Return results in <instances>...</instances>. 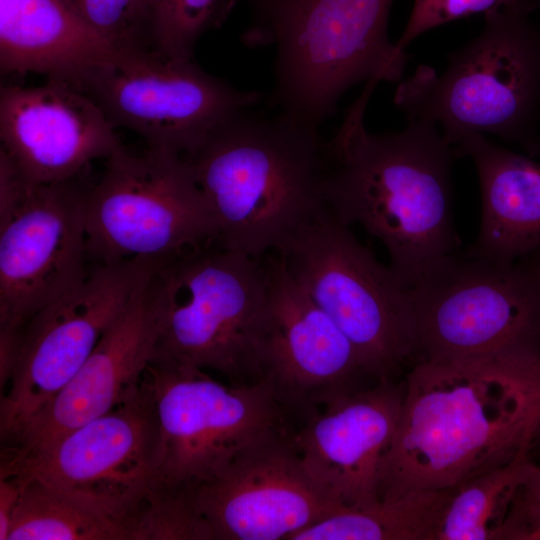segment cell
Masks as SVG:
<instances>
[{
	"label": "cell",
	"instance_id": "44dd1931",
	"mask_svg": "<svg viewBox=\"0 0 540 540\" xmlns=\"http://www.w3.org/2000/svg\"><path fill=\"white\" fill-rule=\"evenodd\" d=\"M118 54L59 0H0L2 75L36 73L76 87Z\"/></svg>",
	"mask_w": 540,
	"mask_h": 540
},
{
	"label": "cell",
	"instance_id": "d6a6232c",
	"mask_svg": "<svg viewBox=\"0 0 540 540\" xmlns=\"http://www.w3.org/2000/svg\"><path fill=\"white\" fill-rule=\"evenodd\" d=\"M536 440H540V432H539V434H538ZM536 440H535V441H536Z\"/></svg>",
	"mask_w": 540,
	"mask_h": 540
},
{
	"label": "cell",
	"instance_id": "52a82bcc",
	"mask_svg": "<svg viewBox=\"0 0 540 540\" xmlns=\"http://www.w3.org/2000/svg\"><path fill=\"white\" fill-rule=\"evenodd\" d=\"M409 288L422 360L540 361L535 263L501 264L453 251Z\"/></svg>",
	"mask_w": 540,
	"mask_h": 540
},
{
	"label": "cell",
	"instance_id": "5b68a950",
	"mask_svg": "<svg viewBox=\"0 0 540 540\" xmlns=\"http://www.w3.org/2000/svg\"><path fill=\"white\" fill-rule=\"evenodd\" d=\"M533 9L484 15L482 32L449 56L441 74L420 65L399 82L394 103L407 120L433 123L452 148L490 134L540 154V31L528 17Z\"/></svg>",
	"mask_w": 540,
	"mask_h": 540
},
{
	"label": "cell",
	"instance_id": "5bb4252c",
	"mask_svg": "<svg viewBox=\"0 0 540 540\" xmlns=\"http://www.w3.org/2000/svg\"><path fill=\"white\" fill-rule=\"evenodd\" d=\"M193 501L214 540H290L343 508L311 477L284 425L247 444Z\"/></svg>",
	"mask_w": 540,
	"mask_h": 540
},
{
	"label": "cell",
	"instance_id": "8fae6325",
	"mask_svg": "<svg viewBox=\"0 0 540 540\" xmlns=\"http://www.w3.org/2000/svg\"><path fill=\"white\" fill-rule=\"evenodd\" d=\"M161 438L153 391L145 373L138 391L107 413L65 434L24 460L0 463L62 492L127 527L157 482Z\"/></svg>",
	"mask_w": 540,
	"mask_h": 540
},
{
	"label": "cell",
	"instance_id": "7c38bea8",
	"mask_svg": "<svg viewBox=\"0 0 540 540\" xmlns=\"http://www.w3.org/2000/svg\"><path fill=\"white\" fill-rule=\"evenodd\" d=\"M162 261L99 265L26 323L12 375L1 391V446L9 443L74 377L105 330Z\"/></svg>",
	"mask_w": 540,
	"mask_h": 540
},
{
	"label": "cell",
	"instance_id": "30bf717a",
	"mask_svg": "<svg viewBox=\"0 0 540 540\" xmlns=\"http://www.w3.org/2000/svg\"><path fill=\"white\" fill-rule=\"evenodd\" d=\"M161 454L155 489L194 493L286 412L264 380L224 385L206 371L151 361Z\"/></svg>",
	"mask_w": 540,
	"mask_h": 540
},
{
	"label": "cell",
	"instance_id": "f1b7e54d",
	"mask_svg": "<svg viewBox=\"0 0 540 540\" xmlns=\"http://www.w3.org/2000/svg\"><path fill=\"white\" fill-rule=\"evenodd\" d=\"M499 540H540V463L519 487Z\"/></svg>",
	"mask_w": 540,
	"mask_h": 540
},
{
	"label": "cell",
	"instance_id": "9c48e42d",
	"mask_svg": "<svg viewBox=\"0 0 540 540\" xmlns=\"http://www.w3.org/2000/svg\"><path fill=\"white\" fill-rule=\"evenodd\" d=\"M88 258L111 264L134 258L168 261L215 245L208 203L184 156L123 146L106 159L100 180L87 188Z\"/></svg>",
	"mask_w": 540,
	"mask_h": 540
},
{
	"label": "cell",
	"instance_id": "cb8c5ba5",
	"mask_svg": "<svg viewBox=\"0 0 540 540\" xmlns=\"http://www.w3.org/2000/svg\"><path fill=\"white\" fill-rule=\"evenodd\" d=\"M22 477L7 540H125L122 531L96 510L35 478Z\"/></svg>",
	"mask_w": 540,
	"mask_h": 540
},
{
	"label": "cell",
	"instance_id": "ac0fdd59",
	"mask_svg": "<svg viewBox=\"0 0 540 540\" xmlns=\"http://www.w3.org/2000/svg\"><path fill=\"white\" fill-rule=\"evenodd\" d=\"M152 275L105 330L74 377L20 433L1 446V461L15 462L37 454L138 391L159 334Z\"/></svg>",
	"mask_w": 540,
	"mask_h": 540
},
{
	"label": "cell",
	"instance_id": "4dcf8cb0",
	"mask_svg": "<svg viewBox=\"0 0 540 540\" xmlns=\"http://www.w3.org/2000/svg\"><path fill=\"white\" fill-rule=\"evenodd\" d=\"M24 478L16 472H0V540H7Z\"/></svg>",
	"mask_w": 540,
	"mask_h": 540
},
{
	"label": "cell",
	"instance_id": "484cf974",
	"mask_svg": "<svg viewBox=\"0 0 540 540\" xmlns=\"http://www.w3.org/2000/svg\"><path fill=\"white\" fill-rule=\"evenodd\" d=\"M118 53L153 50L145 0H59Z\"/></svg>",
	"mask_w": 540,
	"mask_h": 540
},
{
	"label": "cell",
	"instance_id": "8992f818",
	"mask_svg": "<svg viewBox=\"0 0 540 540\" xmlns=\"http://www.w3.org/2000/svg\"><path fill=\"white\" fill-rule=\"evenodd\" d=\"M151 283L160 322L151 361L211 370L234 385L260 381L265 256L211 245L161 263Z\"/></svg>",
	"mask_w": 540,
	"mask_h": 540
},
{
	"label": "cell",
	"instance_id": "9a60e30c",
	"mask_svg": "<svg viewBox=\"0 0 540 540\" xmlns=\"http://www.w3.org/2000/svg\"><path fill=\"white\" fill-rule=\"evenodd\" d=\"M86 192L77 177L31 185L0 227V331L22 332L33 315L90 273Z\"/></svg>",
	"mask_w": 540,
	"mask_h": 540
},
{
	"label": "cell",
	"instance_id": "ffe728a7",
	"mask_svg": "<svg viewBox=\"0 0 540 540\" xmlns=\"http://www.w3.org/2000/svg\"><path fill=\"white\" fill-rule=\"evenodd\" d=\"M476 168L482 198L478 237L469 253L512 264L540 247V164L471 135L454 148Z\"/></svg>",
	"mask_w": 540,
	"mask_h": 540
},
{
	"label": "cell",
	"instance_id": "ba28073f",
	"mask_svg": "<svg viewBox=\"0 0 540 540\" xmlns=\"http://www.w3.org/2000/svg\"><path fill=\"white\" fill-rule=\"evenodd\" d=\"M276 254L351 342L367 377L392 379L417 354L410 288L350 226L323 212Z\"/></svg>",
	"mask_w": 540,
	"mask_h": 540
},
{
	"label": "cell",
	"instance_id": "1f68e13d",
	"mask_svg": "<svg viewBox=\"0 0 540 540\" xmlns=\"http://www.w3.org/2000/svg\"><path fill=\"white\" fill-rule=\"evenodd\" d=\"M535 265H536L537 273H538V275L540 277V262H536Z\"/></svg>",
	"mask_w": 540,
	"mask_h": 540
},
{
	"label": "cell",
	"instance_id": "6da1fadb",
	"mask_svg": "<svg viewBox=\"0 0 540 540\" xmlns=\"http://www.w3.org/2000/svg\"><path fill=\"white\" fill-rule=\"evenodd\" d=\"M379 498L442 490L531 451L540 432V361L421 360L407 374Z\"/></svg>",
	"mask_w": 540,
	"mask_h": 540
},
{
	"label": "cell",
	"instance_id": "7a4b0ae2",
	"mask_svg": "<svg viewBox=\"0 0 540 540\" xmlns=\"http://www.w3.org/2000/svg\"><path fill=\"white\" fill-rule=\"evenodd\" d=\"M379 82L370 80L325 142V212L359 224L386 248L389 267L410 287L433 262L455 251L451 169L457 157L438 128L408 120L375 134L364 119Z\"/></svg>",
	"mask_w": 540,
	"mask_h": 540
},
{
	"label": "cell",
	"instance_id": "2e32d148",
	"mask_svg": "<svg viewBox=\"0 0 540 540\" xmlns=\"http://www.w3.org/2000/svg\"><path fill=\"white\" fill-rule=\"evenodd\" d=\"M265 258L269 291L258 344L260 380L273 388L286 414L307 417L357 389L355 382L367 375L351 342L293 280L278 255Z\"/></svg>",
	"mask_w": 540,
	"mask_h": 540
},
{
	"label": "cell",
	"instance_id": "e0dca14e",
	"mask_svg": "<svg viewBox=\"0 0 540 540\" xmlns=\"http://www.w3.org/2000/svg\"><path fill=\"white\" fill-rule=\"evenodd\" d=\"M1 148L31 185L70 180L122 145L102 109L73 85L0 88Z\"/></svg>",
	"mask_w": 540,
	"mask_h": 540
},
{
	"label": "cell",
	"instance_id": "83f0119b",
	"mask_svg": "<svg viewBox=\"0 0 540 540\" xmlns=\"http://www.w3.org/2000/svg\"><path fill=\"white\" fill-rule=\"evenodd\" d=\"M537 4L539 0H415L407 25L395 44L405 51L421 34L451 21L506 8H534Z\"/></svg>",
	"mask_w": 540,
	"mask_h": 540
},
{
	"label": "cell",
	"instance_id": "7402d4cb",
	"mask_svg": "<svg viewBox=\"0 0 540 540\" xmlns=\"http://www.w3.org/2000/svg\"><path fill=\"white\" fill-rule=\"evenodd\" d=\"M448 492H411L367 508L344 507L290 540H432Z\"/></svg>",
	"mask_w": 540,
	"mask_h": 540
},
{
	"label": "cell",
	"instance_id": "277c9868",
	"mask_svg": "<svg viewBox=\"0 0 540 540\" xmlns=\"http://www.w3.org/2000/svg\"><path fill=\"white\" fill-rule=\"evenodd\" d=\"M241 41L272 47L276 112L320 128L340 98L370 80L400 82L408 55L391 43L393 0H248Z\"/></svg>",
	"mask_w": 540,
	"mask_h": 540
},
{
	"label": "cell",
	"instance_id": "4fadbf2b",
	"mask_svg": "<svg viewBox=\"0 0 540 540\" xmlns=\"http://www.w3.org/2000/svg\"><path fill=\"white\" fill-rule=\"evenodd\" d=\"M76 88L116 129H129L147 147L182 156L229 117L263 98L258 91L235 88L209 74L193 59H172L154 50L119 53L88 72Z\"/></svg>",
	"mask_w": 540,
	"mask_h": 540
},
{
	"label": "cell",
	"instance_id": "d4e9b609",
	"mask_svg": "<svg viewBox=\"0 0 540 540\" xmlns=\"http://www.w3.org/2000/svg\"><path fill=\"white\" fill-rule=\"evenodd\" d=\"M153 50L192 60L200 38L220 28L239 0H145Z\"/></svg>",
	"mask_w": 540,
	"mask_h": 540
},
{
	"label": "cell",
	"instance_id": "3957f363",
	"mask_svg": "<svg viewBox=\"0 0 540 540\" xmlns=\"http://www.w3.org/2000/svg\"><path fill=\"white\" fill-rule=\"evenodd\" d=\"M252 108L184 157L214 218L215 245L262 258L325 211L326 141L319 128Z\"/></svg>",
	"mask_w": 540,
	"mask_h": 540
},
{
	"label": "cell",
	"instance_id": "4316f807",
	"mask_svg": "<svg viewBox=\"0 0 540 540\" xmlns=\"http://www.w3.org/2000/svg\"><path fill=\"white\" fill-rule=\"evenodd\" d=\"M127 540H214L193 494L156 489L127 528Z\"/></svg>",
	"mask_w": 540,
	"mask_h": 540
},
{
	"label": "cell",
	"instance_id": "836d02e7",
	"mask_svg": "<svg viewBox=\"0 0 540 540\" xmlns=\"http://www.w3.org/2000/svg\"><path fill=\"white\" fill-rule=\"evenodd\" d=\"M539 2H540V0H539Z\"/></svg>",
	"mask_w": 540,
	"mask_h": 540
},
{
	"label": "cell",
	"instance_id": "f546056e",
	"mask_svg": "<svg viewBox=\"0 0 540 540\" xmlns=\"http://www.w3.org/2000/svg\"><path fill=\"white\" fill-rule=\"evenodd\" d=\"M30 187L31 184L0 150V227L16 214L26 200Z\"/></svg>",
	"mask_w": 540,
	"mask_h": 540
},
{
	"label": "cell",
	"instance_id": "603a6c76",
	"mask_svg": "<svg viewBox=\"0 0 540 540\" xmlns=\"http://www.w3.org/2000/svg\"><path fill=\"white\" fill-rule=\"evenodd\" d=\"M530 452L449 488L432 540H499L515 495L534 466Z\"/></svg>",
	"mask_w": 540,
	"mask_h": 540
},
{
	"label": "cell",
	"instance_id": "d6986e66",
	"mask_svg": "<svg viewBox=\"0 0 540 540\" xmlns=\"http://www.w3.org/2000/svg\"><path fill=\"white\" fill-rule=\"evenodd\" d=\"M403 393L392 379L354 389L311 413L291 435L311 477L339 506L380 503L381 464L395 433Z\"/></svg>",
	"mask_w": 540,
	"mask_h": 540
}]
</instances>
